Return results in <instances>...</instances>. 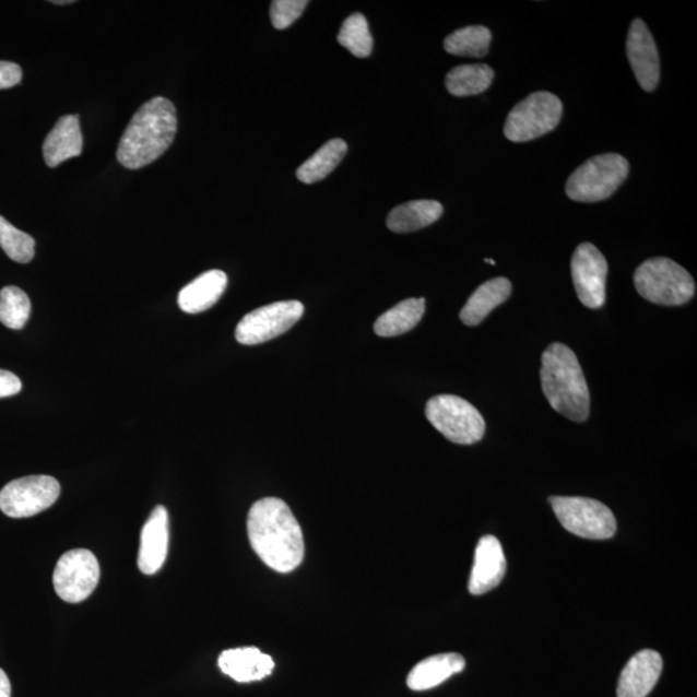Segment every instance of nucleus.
Returning <instances> with one entry per match:
<instances>
[{"instance_id":"obj_1","label":"nucleus","mask_w":697,"mask_h":697,"mask_svg":"<svg viewBox=\"0 0 697 697\" xmlns=\"http://www.w3.org/2000/svg\"><path fill=\"white\" fill-rule=\"evenodd\" d=\"M252 550L272 570L294 571L305 556L304 535L288 505L276 497L256 501L248 513Z\"/></svg>"},{"instance_id":"obj_2","label":"nucleus","mask_w":697,"mask_h":697,"mask_svg":"<svg viewBox=\"0 0 697 697\" xmlns=\"http://www.w3.org/2000/svg\"><path fill=\"white\" fill-rule=\"evenodd\" d=\"M177 132L176 108L165 97H154L134 114L120 139L117 158L128 169L151 165L173 145Z\"/></svg>"},{"instance_id":"obj_3","label":"nucleus","mask_w":697,"mask_h":697,"mask_svg":"<svg viewBox=\"0 0 697 697\" xmlns=\"http://www.w3.org/2000/svg\"><path fill=\"white\" fill-rule=\"evenodd\" d=\"M542 387L554 411L575 423L587 422L590 393L578 357L570 347L556 343L542 357Z\"/></svg>"},{"instance_id":"obj_4","label":"nucleus","mask_w":697,"mask_h":697,"mask_svg":"<svg viewBox=\"0 0 697 697\" xmlns=\"http://www.w3.org/2000/svg\"><path fill=\"white\" fill-rule=\"evenodd\" d=\"M635 284L638 294L647 302L680 307L693 300L695 281L693 275L671 259L655 258L643 262L636 270Z\"/></svg>"},{"instance_id":"obj_5","label":"nucleus","mask_w":697,"mask_h":697,"mask_svg":"<svg viewBox=\"0 0 697 697\" xmlns=\"http://www.w3.org/2000/svg\"><path fill=\"white\" fill-rule=\"evenodd\" d=\"M628 175L629 162L621 154L596 155L568 177L566 194L576 202H601L613 196Z\"/></svg>"},{"instance_id":"obj_6","label":"nucleus","mask_w":697,"mask_h":697,"mask_svg":"<svg viewBox=\"0 0 697 697\" xmlns=\"http://www.w3.org/2000/svg\"><path fill=\"white\" fill-rule=\"evenodd\" d=\"M425 415L440 434L458 445H474L485 436L481 412L457 395H437L426 403Z\"/></svg>"},{"instance_id":"obj_7","label":"nucleus","mask_w":697,"mask_h":697,"mask_svg":"<svg viewBox=\"0 0 697 697\" xmlns=\"http://www.w3.org/2000/svg\"><path fill=\"white\" fill-rule=\"evenodd\" d=\"M550 503L560 524L576 536L607 540L616 533V518L601 501L588 497L552 496Z\"/></svg>"},{"instance_id":"obj_8","label":"nucleus","mask_w":697,"mask_h":697,"mask_svg":"<svg viewBox=\"0 0 697 697\" xmlns=\"http://www.w3.org/2000/svg\"><path fill=\"white\" fill-rule=\"evenodd\" d=\"M564 114L560 99L551 92H535L509 113L504 134L513 142H528L544 137L556 128Z\"/></svg>"},{"instance_id":"obj_9","label":"nucleus","mask_w":697,"mask_h":697,"mask_svg":"<svg viewBox=\"0 0 697 697\" xmlns=\"http://www.w3.org/2000/svg\"><path fill=\"white\" fill-rule=\"evenodd\" d=\"M60 493V483L54 476H24L10 482L0 491V510L11 518L37 516L51 508Z\"/></svg>"},{"instance_id":"obj_10","label":"nucleus","mask_w":697,"mask_h":697,"mask_svg":"<svg viewBox=\"0 0 697 697\" xmlns=\"http://www.w3.org/2000/svg\"><path fill=\"white\" fill-rule=\"evenodd\" d=\"M304 305L300 302H280L261 307L241 319L236 330L239 344L259 345L283 335L300 321Z\"/></svg>"},{"instance_id":"obj_11","label":"nucleus","mask_w":697,"mask_h":697,"mask_svg":"<svg viewBox=\"0 0 697 697\" xmlns=\"http://www.w3.org/2000/svg\"><path fill=\"white\" fill-rule=\"evenodd\" d=\"M98 580V560L91 551H70L57 562L54 587L62 601L80 603L87 600L94 593Z\"/></svg>"},{"instance_id":"obj_12","label":"nucleus","mask_w":697,"mask_h":697,"mask_svg":"<svg viewBox=\"0 0 697 697\" xmlns=\"http://www.w3.org/2000/svg\"><path fill=\"white\" fill-rule=\"evenodd\" d=\"M571 273L576 294L589 309H600L606 303L609 265L599 248L582 244L572 256Z\"/></svg>"},{"instance_id":"obj_13","label":"nucleus","mask_w":697,"mask_h":697,"mask_svg":"<svg viewBox=\"0 0 697 697\" xmlns=\"http://www.w3.org/2000/svg\"><path fill=\"white\" fill-rule=\"evenodd\" d=\"M627 54L633 73L646 92L655 91L660 81V61L655 39L641 19L633 21Z\"/></svg>"},{"instance_id":"obj_14","label":"nucleus","mask_w":697,"mask_h":697,"mask_svg":"<svg viewBox=\"0 0 697 697\" xmlns=\"http://www.w3.org/2000/svg\"><path fill=\"white\" fill-rule=\"evenodd\" d=\"M507 572V558L499 539L481 537L474 554V565L469 580V592L482 595L500 586Z\"/></svg>"},{"instance_id":"obj_15","label":"nucleus","mask_w":697,"mask_h":697,"mask_svg":"<svg viewBox=\"0 0 697 697\" xmlns=\"http://www.w3.org/2000/svg\"><path fill=\"white\" fill-rule=\"evenodd\" d=\"M168 511L155 507L141 531L139 568L142 574L154 575L165 565L168 554Z\"/></svg>"},{"instance_id":"obj_16","label":"nucleus","mask_w":697,"mask_h":697,"mask_svg":"<svg viewBox=\"0 0 697 697\" xmlns=\"http://www.w3.org/2000/svg\"><path fill=\"white\" fill-rule=\"evenodd\" d=\"M663 672V658L653 650H642L625 665L617 684V697H646L657 686Z\"/></svg>"},{"instance_id":"obj_17","label":"nucleus","mask_w":697,"mask_h":697,"mask_svg":"<svg viewBox=\"0 0 697 697\" xmlns=\"http://www.w3.org/2000/svg\"><path fill=\"white\" fill-rule=\"evenodd\" d=\"M220 670L239 684L261 681L272 674L274 661L256 647L226 650L218 658Z\"/></svg>"},{"instance_id":"obj_18","label":"nucleus","mask_w":697,"mask_h":697,"mask_svg":"<svg viewBox=\"0 0 697 697\" xmlns=\"http://www.w3.org/2000/svg\"><path fill=\"white\" fill-rule=\"evenodd\" d=\"M83 138L80 117L66 116L57 120L54 130L43 144V156L48 167L55 168L61 163L82 154Z\"/></svg>"},{"instance_id":"obj_19","label":"nucleus","mask_w":697,"mask_h":697,"mask_svg":"<svg viewBox=\"0 0 697 697\" xmlns=\"http://www.w3.org/2000/svg\"><path fill=\"white\" fill-rule=\"evenodd\" d=\"M227 286V275L222 270H210L180 291L179 307L188 315L209 310L223 296Z\"/></svg>"},{"instance_id":"obj_20","label":"nucleus","mask_w":697,"mask_h":697,"mask_svg":"<svg viewBox=\"0 0 697 697\" xmlns=\"http://www.w3.org/2000/svg\"><path fill=\"white\" fill-rule=\"evenodd\" d=\"M465 659L459 653H440V655L430 657L420 661L410 672L407 686L414 692H426L444 684L453 674L461 673L465 670Z\"/></svg>"},{"instance_id":"obj_21","label":"nucleus","mask_w":697,"mask_h":697,"mask_svg":"<svg viewBox=\"0 0 697 697\" xmlns=\"http://www.w3.org/2000/svg\"><path fill=\"white\" fill-rule=\"evenodd\" d=\"M511 294V283L507 279H495L475 290L460 312L461 322L474 327L485 321L491 311L500 307Z\"/></svg>"},{"instance_id":"obj_22","label":"nucleus","mask_w":697,"mask_h":697,"mask_svg":"<svg viewBox=\"0 0 697 697\" xmlns=\"http://www.w3.org/2000/svg\"><path fill=\"white\" fill-rule=\"evenodd\" d=\"M444 215V205L437 201H412L391 210L387 225L397 234L412 233L437 222Z\"/></svg>"},{"instance_id":"obj_23","label":"nucleus","mask_w":697,"mask_h":697,"mask_svg":"<svg viewBox=\"0 0 697 697\" xmlns=\"http://www.w3.org/2000/svg\"><path fill=\"white\" fill-rule=\"evenodd\" d=\"M425 312V298H407L377 318L374 330L377 336L394 338L414 330Z\"/></svg>"},{"instance_id":"obj_24","label":"nucleus","mask_w":697,"mask_h":697,"mask_svg":"<svg viewBox=\"0 0 697 697\" xmlns=\"http://www.w3.org/2000/svg\"><path fill=\"white\" fill-rule=\"evenodd\" d=\"M347 152L344 140L333 139L298 167L297 179L304 184L322 181L340 165Z\"/></svg>"},{"instance_id":"obj_25","label":"nucleus","mask_w":697,"mask_h":697,"mask_svg":"<svg viewBox=\"0 0 697 697\" xmlns=\"http://www.w3.org/2000/svg\"><path fill=\"white\" fill-rule=\"evenodd\" d=\"M494 70L485 63L453 68L446 76V87L457 97L483 94L493 84Z\"/></svg>"},{"instance_id":"obj_26","label":"nucleus","mask_w":697,"mask_h":697,"mask_svg":"<svg viewBox=\"0 0 697 697\" xmlns=\"http://www.w3.org/2000/svg\"><path fill=\"white\" fill-rule=\"evenodd\" d=\"M491 39L493 34L486 26H466L448 35L444 46L448 54L482 59L488 54Z\"/></svg>"},{"instance_id":"obj_27","label":"nucleus","mask_w":697,"mask_h":697,"mask_svg":"<svg viewBox=\"0 0 697 697\" xmlns=\"http://www.w3.org/2000/svg\"><path fill=\"white\" fill-rule=\"evenodd\" d=\"M338 40L349 52L359 59H366L373 54V35L369 33L366 17L361 13H354L344 21Z\"/></svg>"},{"instance_id":"obj_28","label":"nucleus","mask_w":697,"mask_h":697,"mask_svg":"<svg viewBox=\"0 0 697 697\" xmlns=\"http://www.w3.org/2000/svg\"><path fill=\"white\" fill-rule=\"evenodd\" d=\"M31 298L16 286L0 291V322L11 330L24 329L31 317Z\"/></svg>"},{"instance_id":"obj_29","label":"nucleus","mask_w":697,"mask_h":697,"mask_svg":"<svg viewBox=\"0 0 697 697\" xmlns=\"http://www.w3.org/2000/svg\"><path fill=\"white\" fill-rule=\"evenodd\" d=\"M0 247L7 256L20 264H27L34 259L35 240L0 216Z\"/></svg>"},{"instance_id":"obj_30","label":"nucleus","mask_w":697,"mask_h":697,"mask_svg":"<svg viewBox=\"0 0 697 697\" xmlns=\"http://www.w3.org/2000/svg\"><path fill=\"white\" fill-rule=\"evenodd\" d=\"M307 5V0H275L270 7L273 26L279 31L290 27L302 17Z\"/></svg>"},{"instance_id":"obj_31","label":"nucleus","mask_w":697,"mask_h":697,"mask_svg":"<svg viewBox=\"0 0 697 697\" xmlns=\"http://www.w3.org/2000/svg\"><path fill=\"white\" fill-rule=\"evenodd\" d=\"M23 80V70L17 63L0 61V90L12 88Z\"/></svg>"},{"instance_id":"obj_32","label":"nucleus","mask_w":697,"mask_h":697,"mask_svg":"<svg viewBox=\"0 0 697 697\" xmlns=\"http://www.w3.org/2000/svg\"><path fill=\"white\" fill-rule=\"evenodd\" d=\"M21 389H23V382L16 375L0 369V398L16 395Z\"/></svg>"},{"instance_id":"obj_33","label":"nucleus","mask_w":697,"mask_h":697,"mask_svg":"<svg viewBox=\"0 0 697 697\" xmlns=\"http://www.w3.org/2000/svg\"><path fill=\"white\" fill-rule=\"evenodd\" d=\"M0 697H11V682L3 670H0Z\"/></svg>"},{"instance_id":"obj_34","label":"nucleus","mask_w":697,"mask_h":697,"mask_svg":"<svg viewBox=\"0 0 697 697\" xmlns=\"http://www.w3.org/2000/svg\"><path fill=\"white\" fill-rule=\"evenodd\" d=\"M52 3L57 4V5H61V4H71V3H74V2H70V0H63V2H57V0H56V2H52Z\"/></svg>"},{"instance_id":"obj_35","label":"nucleus","mask_w":697,"mask_h":697,"mask_svg":"<svg viewBox=\"0 0 697 697\" xmlns=\"http://www.w3.org/2000/svg\"><path fill=\"white\" fill-rule=\"evenodd\" d=\"M485 261L488 262V264L491 265H496V262L494 260L485 259Z\"/></svg>"}]
</instances>
